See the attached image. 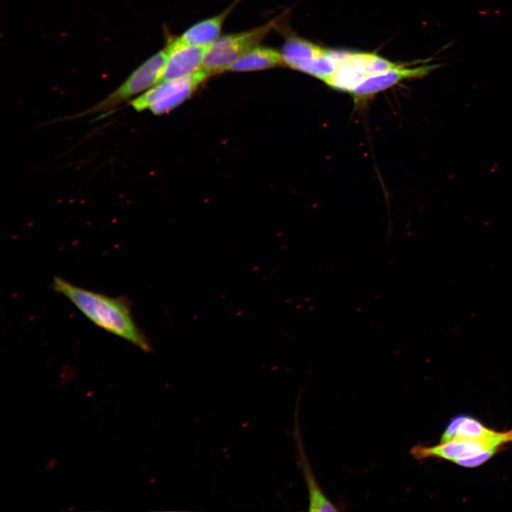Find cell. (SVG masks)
Wrapping results in <instances>:
<instances>
[{"instance_id":"4fadbf2b","label":"cell","mask_w":512,"mask_h":512,"mask_svg":"<svg viewBox=\"0 0 512 512\" xmlns=\"http://www.w3.org/2000/svg\"><path fill=\"white\" fill-rule=\"evenodd\" d=\"M496 431L485 427L479 420L466 415L453 439H485L494 437Z\"/></svg>"},{"instance_id":"5b68a950","label":"cell","mask_w":512,"mask_h":512,"mask_svg":"<svg viewBox=\"0 0 512 512\" xmlns=\"http://www.w3.org/2000/svg\"><path fill=\"white\" fill-rule=\"evenodd\" d=\"M510 442H512V430L497 432L494 437L485 439H452L430 447L418 444L411 448L410 454L417 460L437 457L454 462L489 450L499 449Z\"/></svg>"},{"instance_id":"3957f363","label":"cell","mask_w":512,"mask_h":512,"mask_svg":"<svg viewBox=\"0 0 512 512\" xmlns=\"http://www.w3.org/2000/svg\"><path fill=\"white\" fill-rule=\"evenodd\" d=\"M211 75L204 69L161 81L131 101L137 111L149 109L155 114L166 113L188 99Z\"/></svg>"},{"instance_id":"9c48e42d","label":"cell","mask_w":512,"mask_h":512,"mask_svg":"<svg viewBox=\"0 0 512 512\" xmlns=\"http://www.w3.org/2000/svg\"><path fill=\"white\" fill-rule=\"evenodd\" d=\"M284 65L282 55L274 48L259 45L234 61L226 71L247 72Z\"/></svg>"},{"instance_id":"7c38bea8","label":"cell","mask_w":512,"mask_h":512,"mask_svg":"<svg viewBox=\"0 0 512 512\" xmlns=\"http://www.w3.org/2000/svg\"><path fill=\"white\" fill-rule=\"evenodd\" d=\"M341 55L363 79L370 75L391 70L400 65L372 53L347 52L341 53Z\"/></svg>"},{"instance_id":"8992f818","label":"cell","mask_w":512,"mask_h":512,"mask_svg":"<svg viewBox=\"0 0 512 512\" xmlns=\"http://www.w3.org/2000/svg\"><path fill=\"white\" fill-rule=\"evenodd\" d=\"M440 65H423L410 68L400 64L391 70L366 78L350 93L356 103H363L378 92L405 80L422 78Z\"/></svg>"},{"instance_id":"277c9868","label":"cell","mask_w":512,"mask_h":512,"mask_svg":"<svg viewBox=\"0 0 512 512\" xmlns=\"http://www.w3.org/2000/svg\"><path fill=\"white\" fill-rule=\"evenodd\" d=\"M166 59L165 49L159 50L137 67L129 77L107 97L82 114H107L132 97L142 94L160 82Z\"/></svg>"},{"instance_id":"9a60e30c","label":"cell","mask_w":512,"mask_h":512,"mask_svg":"<svg viewBox=\"0 0 512 512\" xmlns=\"http://www.w3.org/2000/svg\"><path fill=\"white\" fill-rule=\"evenodd\" d=\"M466 415H459L452 418L447 426L441 437L440 442H446L452 440L455 437L459 425L466 417Z\"/></svg>"},{"instance_id":"5bb4252c","label":"cell","mask_w":512,"mask_h":512,"mask_svg":"<svg viewBox=\"0 0 512 512\" xmlns=\"http://www.w3.org/2000/svg\"><path fill=\"white\" fill-rule=\"evenodd\" d=\"M498 449H491L480 454L455 460L454 462L464 467H476L488 461Z\"/></svg>"},{"instance_id":"6da1fadb","label":"cell","mask_w":512,"mask_h":512,"mask_svg":"<svg viewBox=\"0 0 512 512\" xmlns=\"http://www.w3.org/2000/svg\"><path fill=\"white\" fill-rule=\"evenodd\" d=\"M52 288L67 298L91 322L144 352L151 351V343L135 321L131 304L124 297L96 292L55 277Z\"/></svg>"},{"instance_id":"52a82bcc","label":"cell","mask_w":512,"mask_h":512,"mask_svg":"<svg viewBox=\"0 0 512 512\" xmlns=\"http://www.w3.org/2000/svg\"><path fill=\"white\" fill-rule=\"evenodd\" d=\"M166 59L161 81L186 76L203 69L206 48L184 42L179 36L169 37L164 47Z\"/></svg>"},{"instance_id":"7a4b0ae2","label":"cell","mask_w":512,"mask_h":512,"mask_svg":"<svg viewBox=\"0 0 512 512\" xmlns=\"http://www.w3.org/2000/svg\"><path fill=\"white\" fill-rule=\"evenodd\" d=\"M279 19L277 17L249 30L220 36L206 48L203 69L210 75L226 71L234 61L260 45Z\"/></svg>"},{"instance_id":"ba28073f","label":"cell","mask_w":512,"mask_h":512,"mask_svg":"<svg viewBox=\"0 0 512 512\" xmlns=\"http://www.w3.org/2000/svg\"><path fill=\"white\" fill-rule=\"evenodd\" d=\"M240 0H235L226 9L218 14L203 19L189 27L180 36L186 43L202 48H207L220 36L223 23L234 6Z\"/></svg>"},{"instance_id":"8fae6325","label":"cell","mask_w":512,"mask_h":512,"mask_svg":"<svg viewBox=\"0 0 512 512\" xmlns=\"http://www.w3.org/2000/svg\"><path fill=\"white\" fill-rule=\"evenodd\" d=\"M297 439L299 462L306 483L310 511H338L336 506L326 496L311 469L305 456L299 432H294Z\"/></svg>"},{"instance_id":"30bf717a","label":"cell","mask_w":512,"mask_h":512,"mask_svg":"<svg viewBox=\"0 0 512 512\" xmlns=\"http://www.w3.org/2000/svg\"><path fill=\"white\" fill-rule=\"evenodd\" d=\"M327 49L295 35L289 36L283 45L282 55L284 65L299 70L313 58L324 54Z\"/></svg>"}]
</instances>
